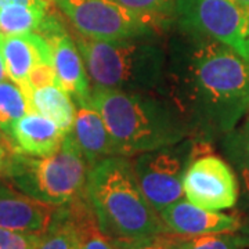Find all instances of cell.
Wrapping results in <instances>:
<instances>
[{
	"instance_id": "6da1fadb",
	"label": "cell",
	"mask_w": 249,
	"mask_h": 249,
	"mask_svg": "<svg viewBox=\"0 0 249 249\" xmlns=\"http://www.w3.org/2000/svg\"><path fill=\"white\" fill-rule=\"evenodd\" d=\"M188 47L166 68L172 101L186 118L230 132L249 112V62L209 37Z\"/></svg>"
},
{
	"instance_id": "7a4b0ae2",
	"label": "cell",
	"mask_w": 249,
	"mask_h": 249,
	"mask_svg": "<svg viewBox=\"0 0 249 249\" xmlns=\"http://www.w3.org/2000/svg\"><path fill=\"white\" fill-rule=\"evenodd\" d=\"M88 100L103 116L116 155L134 157L170 147L188 133V121L180 108L151 93L94 86Z\"/></svg>"
},
{
	"instance_id": "3957f363",
	"label": "cell",
	"mask_w": 249,
	"mask_h": 249,
	"mask_svg": "<svg viewBox=\"0 0 249 249\" xmlns=\"http://www.w3.org/2000/svg\"><path fill=\"white\" fill-rule=\"evenodd\" d=\"M85 196L101 231L115 249L168 232L158 212L142 193L132 162L126 157L112 155L91 166Z\"/></svg>"
},
{
	"instance_id": "277c9868",
	"label": "cell",
	"mask_w": 249,
	"mask_h": 249,
	"mask_svg": "<svg viewBox=\"0 0 249 249\" xmlns=\"http://www.w3.org/2000/svg\"><path fill=\"white\" fill-rule=\"evenodd\" d=\"M94 86L124 91H142L166 86V54L157 45L139 39L76 42Z\"/></svg>"
},
{
	"instance_id": "5b68a950",
	"label": "cell",
	"mask_w": 249,
	"mask_h": 249,
	"mask_svg": "<svg viewBox=\"0 0 249 249\" xmlns=\"http://www.w3.org/2000/svg\"><path fill=\"white\" fill-rule=\"evenodd\" d=\"M90 165L72 133L50 155L16 154L9 158L6 178L21 193L42 202L62 206L85 191Z\"/></svg>"
},
{
	"instance_id": "8992f818",
	"label": "cell",
	"mask_w": 249,
	"mask_h": 249,
	"mask_svg": "<svg viewBox=\"0 0 249 249\" xmlns=\"http://www.w3.org/2000/svg\"><path fill=\"white\" fill-rule=\"evenodd\" d=\"M54 3L89 39H142L165 22L163 18L127 9L115 0H54Z\"/></svg>"
},
{
	"instance_id": "52a82bcc",
	"label": "cell",
	"mask_w": 249,
	"mask_h": 249,
	"mask_svg": "<svg viewBox=\"0 0 249 249\" xmlns=\"http://www.w3.org/2000/svg\"><path fill=\"white\" fill-rule=\"evenodd\" d=\"M175 13L188 34L217 40L248 61L249 11L235 0H176Z\"/></svg>"
},
{
	"instance_id": "ba28073f",
	"label": "cell",
	"mask_w": 249,
	"mask_h": 249,
	"mask_svg": "<svg viewBox=\"0 0 249 249\" xmlns=\"http://www.w3.org/2000/svg\"><path fill=\"white\" fill-rule=\"evenodd\" d=\"M178 144L137 154L132 162L137 184L158 213L184 196L183 176L190 160V145Z\"/></svg>"
},
{
	"instance_id": "9c48e42d",
	"label": "cell",
	"mask_w": 249,
	"mask_h": 249,
	"mask_svg": "<svg viewBox=\"0 0 249 249\" xmlns=\"http://www.w3.org/2000/svg\"><path fill=\"white\" fill-rule=\"evenodd\" d=\"M187 201L209 211L232 208L238 198V183L231 168L216 155H205L188 163L183 176Z\"/></svg>"
},
{
	"instance_id": "30bf717a",
	"label": "cell",
	"mask_w": 249,
	"mask_h": 249,
	"mask_svg": "<svg viewBox=\"0 0 249 249\" xmlns=\"http://www.w3.org/2000/svg\"><path fill=\"white\" fill-rule=\"evenodd\" d=\"M39 31L43 32V36L49 40L53 50V67L57 86L70 93L73 100H86L91 90L89 76L75 42L53 18L46 17Z\"/></svg>"
},
{
	"instance_id": "8fae6325",
	"label": "cell",
	"mask_w": 249,
	"mask_h": 249,
	"mask_svg": "<svg viewBox=\"0 0 249 249\" xmlns=\"http://www.w3.org/2000/svg\"><path fill=\"white\" fill-rule=\"evenodd\" d=\"M58 206L46 204L0 183V227L13 231L43 234L55 219Z\"/></svg>"
},
{
	"instance_id": "7c38bea8",
	"label": "cell",
	"mask_w": 249,
	"mask_h": 249,
	"mask_svg": "<svg viewBox=\"0 0 249 249\" xmlns=\"http://www.w3.org/2000/svg\"><path fill=\"white\" fill-rule=\"evenodd\" d=\"M158 214L168 231L178 235L234 232L241 227L240 220L235 216L204 209L183 199L166 206Z\"/></svg>"
},
{
	"instance_id": "4fadbf2b",
	"label": "cell",
	"mask_w": 249,
	"mask_h": 249,
	"mask_svg": "<svg viewBox=\"0 0 249 249\" xmlns=\"http://www.w3.org/2000/svg\"><path fill=\"white\" fill-rule=\"evenodd\" d=\"M0 53L9 79L22 93L28 90V76L39 62H53V50L45 36L31 32L24 35H1Z\"/></svg>"
},
{
	"instance_id": "5bb4252c",
	"label": "cell",
	"mask_w": 249,
	"mask_h": 249,
	"mask_svg": "<svg viewBox=\"0 0 249 249\" xmlns=\"http://www.w3.org/2000/svg\"><path fill=\"white\" fill-rule=\"evenodd\" d=\"M75 101L78 109L71 133L91 168L100 160L116 155L115 147L103 116L90 104L89 100Z\"/></svg>"
},
{
	"instance_id": "9a60e30c",
	"label": "cell",
	"mask_w": 249,
	"mask_h": 249,
	"mask_svg": "<svg viewBox=\"0 0 249 249\" xmlns=\"http://www.w3.org/2000/svg\"><path fill=\"white\" fill-rule=\"evenodd\" d=\"M10 134L21 154L46 157L57 151L67 133L52 119L37 112H28L13 124Z\"/></svg>"
},
{
	"instance_id": "2e32d148",
	"label": "cell",
	"mask_w": 249,
	"mask_h": 249,
	"mask_svg": "<svg viewBox=\"0 0 249 249\" xmlns=\"http://www.w3.org/2000/svg\"><path fill=\"white\" fill-rule=\"evenodd\" d=\"M29 112L52 119L64 133H70L75 122V106L71 94L57 85L32 89L27 96Z\"/></svg>"
},
{
	"instance_id": "e0dca14e",
	"label": "cell",
	"mask_w": 249,
	"mask_h": 249,
	"mask_svg": "<svg viewBox=\"0 0 249 249\" xmlns=\"http://www.w3.org/2000/svg\"><path fill=\"white\" fill-rule=\"evenodd\" d=\"M82 232L70 205L58 206L55 219L47 231L40 234L36 249H82Z\"/></svg>"
},
{
	"instance_id": "ac0fdd59",
	"label": "cell",
	"mask_w": 249,
	"mask_h": 249,
	"mask_svg": "<svg viewBox=\"0 0 249 249\" xmlns=\"http://www.w3.org/2000/svg\"><path fill=\"white\" fill-rule=\"evenodd\" d=\"M46 18V3L39 1L32 6L10 4L0 7V34L24 35L39 31Z\"/></svg>"
},
{
	"instance_id": "d6986e66",
	"label": "cell",
	"mask_w": 249,
	"mask_h": 249,
	"mask_svg": "<svg viewBox=\"0 0 249 249\" xmlns=\"http://www.w3.org/2000/svg\"><path fill=\"white\" fill-rule=\"evenodd\" d=\"M29 112L27 97L16 83L0 82V129L6 133L11 132L13 124Z\"/></svg>"
},
{
	"instance_id": "ffe728a7",
	"label": "cell",
	"mask_w": 249,
	"mask_h": 249,
	"mask_svg": "<svg viewBox=\"0 0 249 249\" xmlns=\"http://www.w3.org/2000/svg\"><path fill=\"white\" fill-rule=\"evenodd\" d=\"M226 151L240 173L242 186L249 196V118L238 129H232L226 140Z\"/></svg>"
},
{
	"instance_id": "44dd1931",
	"label": "cell",
	"mask_w": 249,
	"mask_h": 249,
	"mask_svg": "<svg viewBox=\"0 0 249 249\" xmlns=\"http://www.w3.org/2000/svg\"><path fill=\"white\" fill-rule=\"evenodd\" d=\"M170 241L173 249H242L245 247L244 238L231 232L170 237Z\"/></svg>"
},
{
	"instance_id": "7402d4cb",
	"label": "cell",
	"mask_w": 249,
	"mask_h": 249,
	"mask_svg": "<svg viewBox=\"0 0 249 249\" xmlns=\"http://www.w3.org/2000/svg\"><path fill=\"white\" fill-rule=\"evenodd\" d=\"M115 1L121 3L127 9L163 18V19H166V17L175 13L176 10V0H115Z\"/></svg>"
},
{
	"instance_id": "603a6c76",
	"label": "cell",
	"mask_w": 249,
	"mask_h": 249,
	"mask_svg": "<svg viewBox=\"0 0 249 249\" xmlns=\"http://www.w3.org/2000/svg\"><path fill=\"white\" fill-rule=\"evenodd\" d=\"M40 234L13 231L0 227V249H36Z\"/></svg>"
},
{
	"instance_id": "cb8c5ba5",
	"label": "cell",
	"mask_w": 249,
	"mask_h": 249,
	"mask_svg": "<svg viewBox=\"0 0 249 249\" xmlns=\"http://www.w3.org/2000/svg\"><path fill=\"white\" fill-rule=\"evenodd\" d=\"M50 85H57L53 62H39L32 68L28 76V90L24 93V96L27 97L32 89H39Z\"/></svg>"
},
{
	"instance_id": "d4e9b609",
	"label": "cell",
	"mask_w": 249,
	"mask_h": 249,
	"mask_svg": "<svg viewBox=\"0 0 249 249\" xmlns=\"http://www.w3.org/2000/svg\"><path fill=\"white\" fill-rule=\"evenodd\" d=\"M165 234L137 241V242H133V244H130L129 247H126L124 249H173L172 248L170 237L165 235Z\"/></svg>"
},
{
	"instance_id": "484cf974",
	"label": "cell",
	"mask_w": 249,
	"mask_h": 249,
	"mask_svg": "<svg viewBox=\"0 0 249 249\" xmlns=\"http://www.w3.org/2000/svg\"><path fill=\"white\" fill-rule=\"evenodd\" d=\"M40 0H0V7L10 6V4H25V6H32L39 3Z\"/></svg>"
},
{
	"instance_id": "4316f807",
	"label": "cell",
	"mask_w": 249,
	"mask_h": 249,
	"mask_svg": "<svg viewBox=\"0 0 249 249\" xmlns=\"http://www.w3.org/2000/svg\"><path fill=\"white\" fill-rule=\"evenodd\" d=\"M7 163H9V158H7L4 150L0 147V176H4V175H6Z\"/></svg>"
},
{
	"instance_id": "83f0119b",
	"label": "cell",
	"mask_w": 249,
	"mask_h": 249,
	"mask_svg": "<svg viewBox=\"0 0 249 249\" xmlns=\"http://www.w3.org/2000/svg\"><path fill=\"white\" fill-rule=\"evenodd\" d=\"M7 78H9V76H7V72H6L4 61H3V57H1V53H0V82H1V80H6Z\"/></svg>"
},
{
	"instance_id": "f1b7e54d",
	"label": "cell",
	"mask_w": 249,
	"mask_h": 249,
	"mask_svg": "<svg viewBox=\"0 0 249 249\" xmlns=\"http://www.w3.org/2000/svg\"><path fill=\"white\" fill-rule=\"evenodd\" d=\"M238 4H240L241 7H244V9L249 11V0H235Z\"/></svg>"
},
{
	"instance_id": "f546056e",
	"label": "cell",
	"mask_w": 249,
	"mask_h": 249,
	"mask_svg": "<svg viewBox=\"0 0 249 249\" xmlns=\"http://www.w3.org/2000/svg\"><path fill=\"white\" fill-rule=\"evenodd\" d=\"M242 238H244V242H245V245H247V247H249V235H248V237H242Z\"/></svg>"
},
{
	"instance_id": "4dcf8cb0",
	"label": "cell",
	"mask_w": 249,
	"mask_h": 249,
	"mask_svg": "<svg viewBox=\"0 0 249 249\" xmlns=\"http://www.w3.org/2000/svg\"><path fill=\"white\" fill-rule=\"evenodd\" d=\"M247 43H248V62H249V28H248V37H247Z\"/></svg>"
}]
</instances>
